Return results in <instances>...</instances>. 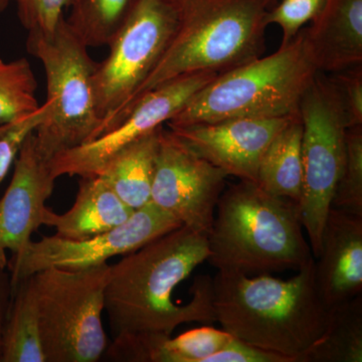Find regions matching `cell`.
<instances>
[{
	"label": "cell",
	"instance_id": "52a82bcc",
	"mask_svg": "<svg viewBox=\"0 0 362 362\" xmlns=\"http://www.w3.org/2000/svg\"><path fill=\"white\" fill-rule=\"evenodd\" d=\"M108 263L30 276L37 298L45 362H96L108 349L102 322Z\"/></svg>",
	"mask_w": 362,
	"mask_h": 362
},
{
	"label": "cell",
	"instance_id": "8fae6325",
	"mask_svg": "<svg viewBox=\"0 0 362 362\" xmlns=\"http://www.w3.org/2000/svg\"><path fill=\"white\" fill-rule=\"evenodd\" d=\"M216 76L214 73L182 76L150 90L113 129L52 157L49 160L52 175L56 178L64 175L99 176L118 152L168 123Z\"/></svg>",
	"mask_w": 362,
	"mask_h": 362
},
{
	"label": "cell",
	"instance_id": "8992f818",
	"mask_svg": "<svg viewBox=\"0 0 362 362\" xmlns=\"http://www.w3.org/2000/svg\"><path fill=\"white\" fill-rule=\"evenodd\" d=\"M28 52L40 59L47 77L49 113L35 131L45 158L97 137L102 119L94 92L97 63L71 32L65 16L49 35H28Z\"/></svg>",
	"mask_w": 362,
	"mask_h": 362
},
{
	"label": "cell",
	"instance_id": "ac0fdd59",
	"mask_svg": "<svg viewBox=\"0 0 362 362\" xmlns=\"http://www.w3.org/2000/svg\"><path fill=\"white\" fill-rule=\"evenodd\" d=\"M232 338L226 331L206 325L176 337L139 334L117 338L112 340L105 354L113 361L206 362Z\"/></svg>",
	"mask_w": 362,
	"mask_h": 362
},
{
	"label": "cell",
	"instance_id": "d6986e66",
	"mask_svg": "<svg viewBox=\"0 0 362 362\" xmlns=\"http://www.w3.org/2000/svg\"><path fill=\"white\" fill-rule=\"evenodd\" d=\"M163 126L118 152L99 175L133 211L151 202L159 136Z\"/></svg>",
	"mask_w": 362,
	"mask_h": 362
},
{
	"label": "cell",
	"instance_id": "83f0119b",
	"mask_svg": "<svg viewBox=\"0 0 362 362\" xmlns=\"http://www.w3.org/2000/svg\"><path fill=\"white\" fill-rule=\"evenodd\" d=\"M325 0H282L272 7L267 18L268 25L276 23L282 30V44L286 45L295 39L307 23L313 20L322 8Z\"/></svg>",
	"mask_w": 362,
	"mask_h": 362
},
{
	"label": "cell",
	"instance_id": "7402d4cb",
	"mask_svg": "<svg viewBox=\"0 0 362 362\" xmlns=\"http://www.w3.org/2000/svg\"><path fill=\"white\" fill-rule=\"evenodd\" d=\"M362 361V295L328 311L321 337L301 362Z\"/></svg>",
	"mask_w": 362,
	"mask_h": 362
},
{
	"label": "cell",
	"instance_id": "603a6c76",
	"mask_svg": "<svg viewBox=\"0 0 362 362\" xmlns=\"http://www.w3.org/2000/svg\"><path fill=\"white\" fill-rule=\"evenodd\" d=\"M138 0H71L66 21L88 47L109 45Z\"/></svg>",
	"mask_w": 362,
	"mask_h": 362
},
{
	"label": "cell",
	"instance_id": "4fadbf2b",
	"mask_svg": "<svg viewBox=\"0 0 362 362\" xmlns=\"http://www.w3.org/2000/svg\"><path fill=\"white\" fill-rule=\"evenodd\" d=\"M293 117L240 118L168 127L195 153L226 175L257 183L262 156Z\"/></svg>",
	"mask_w": 362,
	"mask_h": 362
},
{
	"label": "cell",
	"instance_id": "e0dca14e",
	"mask_svg": "<svg viewBox=\"0 0 362 362\" xmlns=\"http://www.w3.org/2000/svg\"><path fill=\"white\" fill-rule=\"evenodd\" d=\"M133 213L103 178L81 177L73 206L63 214L47 207L44 225L52 226L57 237L83 240L122 225Z\"/></svg>",
	"mask_w": 362,
	"mask_h": 362
},
{
	"label": "cell",
	"instance_id": "5bb4252c",
	"mask_svg": "<svg viewBox=\"0 0 362 362\" xmlns=\"http://www.w3.org/2000/svg\"><path fill=\"white\" fill-rule=\"evenodd\" d=\"M49 160L40 152L35 132L28 136L14 160L11 183L0 199V264L20 254L44 225L45 202L52 197L54 181Z\"/></svg>",
	"mask_w": 362,
	"mask_h": 362
},
{
	"label": "cell",
	"instance_id": "4dcf8cb0",
	"mask_svg": "<svg viewBox=\"0 0 362 362\" xmlns=\"http://www.w3.org/2000/svg\"><path fill=\"white\" fill-rule=\"evenodd\" d=\"M13 295L11 272L7 265L0 264V356H1L2 335L6 324L7 312Z\"/></svg>",
	"mask_w": 362,
	"mask_h": 362
},
{
	"label": "cell",
	"instance_id": "f1b7e54d",
	"mask_svg": "<svg viewBox=\"0 0 362 362\" xmlns=\"http://www.w3.org/2000/svg\"><path fill=\"white\" fill-rule=\"evenodd\" d=\"M332 77L341 90L349 128L362 125V65L332 74Z\"/></svg>",
	"mask_w": 362,
	"mask_h": 362
},
{
	"label": "cell",
	"instance_id": "44dd1931",
	"mask_svg": "<svg viewBox=\"0 0 362 362\" xmlns=\"http://www.w3.org/2000/svg\"><path fill=\"white\" fill-rule=\"evenodd\" d=\"M0 362H45L32 277L13 287L2 335Z\"/></svg>",
	"mask_w": 362,
	"mask_h": 362
},
{
	"label": "cell",
	"instance_id": "4316f807",
	"mask_svg": "<svg viewBox=\"0 0 362 362\" xmlns=\"http://www.w3.org/2000/svg\"><path fill=\"white\" fill-rule=\"evenodd\" d=\"M71 0H14L28 35H49L66 16Z\"/></svg>",
	"mask_w": 362,
	"mask_h": 362
},
{
	"label": "cell",
	"instance_id": "9a60e30c",
	"mask_svg": "<svg viewBox=\"0 0 362 362\" xmlns=\"http://www.w3.org/2000/svg\"><path fill=\"white\" fill-rule=\"evenodd\" d=\"M316 259V288L328 308L362 295V216L330 209Z\"/></svg>",
	"mask_w": 362,
	"mask_h": 362
},
{
	"label": "cell",
	"instance_id": "30bf717a",
	"mask_svg": "<svg viewBox=\"0 0 362 362\" xmlns=\"http://www.w3.org/2000/svg\"><path fill=\"white\" fill-rule=\"evenodd\" d=\"M180 221L150 202L136 209L122 225L83 240L42 237L30 240L23 252L8 259L13 287L23 279L49 268H90L125 256L151 240L180 228Z\"/></svg>",
	"mask_w": 362,
	"mask_h": 362
},
{
	"label": "cell",
	"instance_id": "9c48e42d",
	"mask_svg": "<svg viewBox=\"0 0 362 362\" xmlns=\"http://www.w3.org/2000/svg\"><path fill=\"white\" fill-rule=\"evenodd\" d=\"M175 30V9L168 0H138L108 45V57L97 64L95 71V98L102 119L97 137L120 123L136 93L160 61Z\"/></svg>",
	"mask_w": 362,
	"mask_h": 362
},
{
	"label": "cell",
	"instance_id": "7a4b0ae2",
	"mask_svg": "<svg viewBox=\"0 0 362 362\" xmlns=\"http://www.w3.org/2000/svg\"><path fill=\"white\" fill-rule=\"evenodd\" d=\"M314 262L289 280L218 271L211 278L214 320L240 341L301 362L329 311L316 288Z\"/></svg>",
	"mask_w": 362,
	"mask_h": 362
},
{
	"label": "cell",
	"instance_id": "5b68a950",
	"mask_svg": "<svg viewBox=\"0 0 362 362\" xmlns=\"http://www.w3.org/2000/svg\"><path fill=\"white\" fill-rule=\"evenodd\" d=\"M318 71L302 28L292 42L281 45L271 56L259 57L216 76L166 124L299 115L302 98Z\"/></svg>",
	"mask_w": 362,
	"mask_h": 362
},
{
	"label": "cell",
	"instance_id": "cb8c5ba5",
	"mask_svg": "<svg viewBox=\"0 0 362 362\" xmlns=\"http://www.w3.org/2000/svg\"><path fill=\"white\" fill-rule=\"evenodd\" d=\"M37 82L25 58L0 59V124L30 115L40 108Z\"/></svg>",
	"mask_w": 362,
	"mask_h": 362
},
{
	"label": "cell",
	"instance_id": "6da1fadb",
	"mask_svg": "<svg viewBox=\"0 0 362 362\" xmlns=\"http://www.w3.org/2000/svg\"><path fill=\"white\" fill-rule=\"evenodd\" d=\"M209 256L207 235L182 226L111 265L104 311L113 339L171 335L181 324L216 322L209 276L195 279L188 303L173 299L175 288Z\"/></svg>",
	"mask_w": 362,
	"mask_h": 362
},
{
	"label": "cell",
	"instance_id": "277c9868",
	"mask_svg": "<svg viewBox=\"0 0 362 362\" xmlns=\"http://www.w3.org/2000/svg\"><path fill=\"white\" fill-rule=\"evenodd\" d=\"M303 230L297 204L239 180L218 199L206 262L249 276L298 270L314 258Z\"/></svg>",
	"mask_w": 362,
	"mask_h": 362
},
{
	"label": "cell",
	"instance_id": "ba28073f",
	"mask_svg": "<svg viewBox=\"0 0 362 362\" xmlns=\"http://www.w3.org/2000/svg\"><path fill=\"white\" fill-rule=\"evenodd\" d=\"M299 113L303 124V187L298 214L317 258L344 163L349 129L341 90L332 76L316 74L302 98Z\"/></svg>",
	"mask_w": 362,
	"mask_h": 362
},
{
	"label": "cell",
	"instance_id": "1f68e13d",
	"mask_svg": "<svg viewBox=\"0 0 362 362\" xmlns=\"http://www.w3.org/2000/svg\"><path fill=\"white\" fill-rule=\"evenodd\" d=\"M14 0H0V14L6 11L7 7L11 6Z\"/></svg>",
	"mask_w": 362,
	"mask_h": 362
},
{
	"label": "cell",
	"instance_id": "f546056e",
	"mask_svg": "<svg viewBox=\"0 0 362 362\" xmlns=\"http://www.w3.org/2000/svg\"><path fill=\"white\" fill-rule=\"evenodd\" d=\"M206 362H292L288 357L258 349L233 337L225 346Z\"/></svg>",
	"mask_w": 362,
	"mask_h": 362
},
{
	"label": "cell",
	"instance_id": "3957f363",
	"mask_svg": "<svg viewBox=\"0 0 362 362\" xmlns=\"http://www.w3.org/2000/svg\"><path fill=\"white\" fill-rule=\"evenodd\" d=\"M168 1L176 16L175 35L121 121L145 94L175 78L221 75L263 56L267 18L277 0Z\"/></svg>",
	"mask_w": 362,
	"mask_h": 362
},
{
	"label": "cell",
	"instance_id": "d4e9b609",
	"mask_svg": "<svg viewBox=\"0 0 362 362\" xmlns=\"http://www.w3.org/2000/svg\"><path fill=\"white\" fill-rule=\"evenodd\" d=\"M331 209L362 216V125L346 130L344 163Z\"/></svg>",
	"mask_w": 362,
	"mask_h": 362
},
{
	"label": "cell",
	"instance_id": "ffe728a7",
	"mask_svg": "<svg viewBox=\"0 0 362 362\" xmlns=\"http://www.w3.org/2000/svg\"><path fill=\"white\" fill-rule=\"evenodd\" d=\"M303 124L294 116L275 136L262 156L257 185L266 192L299 204L303 187Z\"/></svg>",
	"mask_w": 362,
	"mask_h": 362
},
{
	"label": "cell",
	"instance_id": "2e32d148",
	"mask_svg": "<svg viewBox=\"0 0 362 362\" xmlns=\"http://www.w3.org/2000/svg\"><path fill=\"white\" fill-rule=\"evenodd\" d=\"M304 28L317 70L337 74L362 65V0H325Z\"/></svg>",
	"mask_w": 362,
	"mask_h": 362
},
{
	"label": "cell",
	"instance_id": "484cf974",
	"mask_svg": "<svg viewBox=\"0 0 362 362\" xmlns=\"http://www.w3.org/2000/svg\"><path fill=\"white\" fill-rule=\"evenodd\" d=\"M49 113V105L45 102L30 115L0 124V183L14 163L26 138L39 127Z\"/></svg>",
	"mask_w": 362,
	"mask_h": 362
},
{
	"label": "cell",
	"instance_id": "7c38bea8",
	"mask_svg": "<svg viewBox=\"0 0 362 362\" xmlns=\"http://www.w3.org/2000/svg\"><path fill=\"white\" fill-rule=\"evenodd\" d=\"M228 175L161 128L151 202L181 226L209 235Z\"/></svg>",
	"mask_w": 362,
	"mask_h": 362
}]
</instances>
